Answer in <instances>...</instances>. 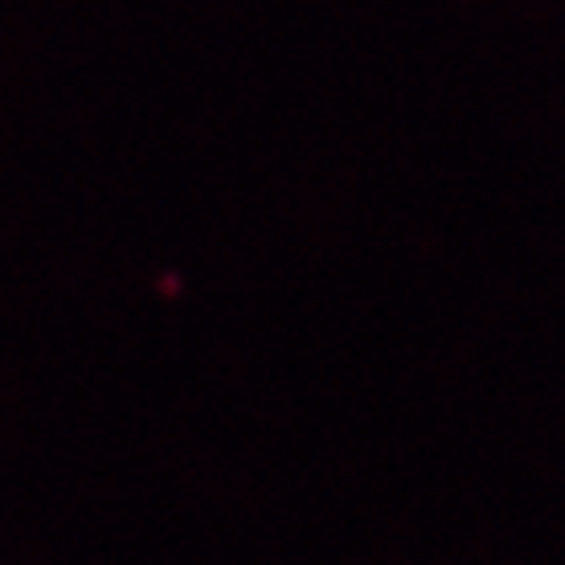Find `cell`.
<instances>
[]
</instances>
